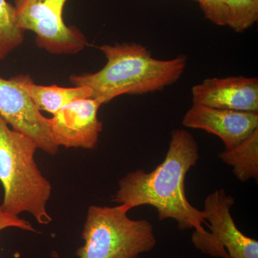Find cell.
Wrapping results in <instances>:
<instances>
[{"label":"cell","mask_w":258,"mask_h":258,"mask_svg":"<svg viewBox=\"0 0 258 258\" xmlns=\"http://www.w3.org/2000/svg\"><path fill=\"white\" fill-rule=\"evenodd\" d=\"M9 227H16L29 232H37L30 222L19 216L5 212L0 206V231Z\"/></svg>","instance_id":"cell-16"},{"label":"cell","mask_w":258,"mask_h":258,"mask_svg":"<svg viewBox=\"0 0 258 258\" xmlns=\"http://www.w3.org/2000/svg\"><path fill=\"white\" fill-rule=\"evenodd\" d=\"M205 18L218 26H227L226 0H196Z\"/></svg>","instance_id":"cell-15"},{"label":"cell","mask_w":258,"mask_h":258,"mask_svg":"<svg viewBox=\"0 0 258 258\" xmlns=\"http://www.w3.org/2000/svg\"><path fill=\"white\" fill-rule=\"evenodd\" d=\"M193 104L244 112L258 111V79L212 78L191 88Z\"/></svg>","instance_id":"cell-10"},{"label":"cell","mask_w":258,"mask_h":258,"mask_svg":"<svg viewBox=\"0 0 258 258\" xmlns=\"http://www.w3.org/2000/svg\"><path fill=\"white\" fill-rule=\"evenodd\" d=\"M0 115L13 130L31 139L38 149L51 156L58 152L51 135L48 118L12 78L0 77Z\"/></svg>","instance_id":"cell-7"},{"label":"cell","mask_w":258,"mask_h":258,"mask_svg":"<svg viewBox=\"0 0 258 258\" xmlns=\"http://www.w3.org/2000/svg\"><path fill=\"white\" fill-rule=\"evenodd\" d=\"M235 201L223 189L215 190L205 200V220L210 232L195 231L191 241L203 253L225 258H258L257 240L244 235L230 213Z\"/></svg>","instance_id":"cell-6"},{"label":"cell","mask_w":258,"mask_h":258,"mask_svg":"<svg viewBox=\"0 0 258 258\" xmlns=\"http://www.w3.org/2000/svg\"><path fill=\"white\" fill-rule=\"evenodd\" d=\"M193 1H196V0H193Z\"/></svg>","instance_id":"cell-18"},{"label":"cell","mask_w":258,"mask_h":258,"mask_svg":"<svg viewBox=\"0 0 258 258\" xmlns=\"http://www.w3.org/2000/svg\"><path fill=\"white\" fill-rule=\"evenodd\" d=\"M182 124L217 136L228 150L258 128V113L192 104L185 113Z\"/></svg>","instance_id":"cell-9"},{"label":"cell","mask_w":258,"mask_h":258,"mask_svg":"<svg viewBox=\"0 0 258 258\" xmlns=\"http://www.w3.org/2000/svg\"><path fill=\"white\" fill-rule=\"evenodd\" d=\"M25 32L19 25L14 5L0 0V62L23 43Z\"/></svg>","instance_id":"cell-13"},{"label":"cell","mask_w":258,"mask_h":258,"mask_svg":"<svg viewBox=\"0 0 258 258\" xmlns=\"http://www.w3.org/2000/svg\"><path fill=\"white\" fill-rule=\"evenodd\" d=\"M37 149L31 139L13 130L0 115V182L4 188L0 206L15 216L28 212L40 225H48L52 186L35 161Z\"/></svg>","instance_id":"cell-3"},{"label":"cell","mask_w":258,"mask_h":258,"mask_svg":"<svg viewBox=\"0 0 258 258\" xmlns=\"http://www.w3.org/2000/svg\"><path fill=\"white\" fill-rule=\"evenodd\" d=\"M219 157L233 167L237 179L244 182L258 177V128L235 147L220 153Z\"/></svg>","instance_id":"cell-12"},{"label":"cell","mask_w":258,"mask_h":258,"mask_svg":"<svg viewBox=\"0 0 258 258\" xmlns=\"http://www.w3.org/2000/svg\"><path fill=\"white\" fill-rule=\"evenodd\" d=\"M227 26L234 31L243 32L257 23L258 0H226Z\"/></svg>","instance_id":"cell-14"},{"label":"cell","mask_w":258,"mask_h":258,"mask_svg":"<svg viewBox=\"0 0 258 258\" xmlns=\"http://www.w3.org/2000/svg\"><path fill=\"white\" fill-rule=\"evenodd\" d=\"M128 210L117 207H89L82 232L80 258H137L157 244L154 227L147 220L129 218Z\"/></svg>","instance_id":"cell-4"},{"label":"cell","mask_w":258,"mask_h":258,"mask_svg":"<svg viewBox=\"0 0 258 258\" xmlns=\"http://www.w3.org/2000/svg\"><path fill=\"white\" fill-rule=\"evenodd\" d=\"M12 79L23 88L39 111L52 115L70 102L78 98H91L93 95L92 91L86 86L64 88L57 85H37L30 75L20 74Z\"/></svg>","instance_id":"cell-11"},{"label":"cell","mask_w":258,"mask_h":258,"mask_svg":"<svg viewBox=\"0 0 258 258\" xmlns=\"http://www.w3.org/2000/svg\"><path fill=\"white\" fill-rule=\"evenodd\" d=\"M101 106L95 98H78L48 118L51 135L56 145L95 149L103 130V123L98 117Z\"/></svg>","instance_id":"cell-8"},{"label":"cell","mask_w":258,"mask_h":258,"mask_svg":"<svg viewBox=\"0 0 258 258\" xmlns=\"http://www.w3.org/2000/svg\"><path fill=\"white\" fill-rule=\"evenodd\" d=\"M68 0H14L20 28L35 35L37 46L55 55H73L87 45L82 32L63 20Z\"/></svg>","instance_id":"cell-5"},{"label":"cell","mask_w":258,"mask_h":258,"mask_svg":"<svg viewBox=\"0 0 258 258\" xmlns=\"http://www.w3.org/2000/svg\"><path fill=\"white\" fill-rule=\"evenodd\" d=\"M200 159L198 142L184 129L171 132L165 159L154 170L138 169L120 179L113 201L130 210L143 205L157 210L159 220L173 219L180 230L199 232L208 225L203 210L190 204L185 193V178Z\"/></svg>","instance_id":"cell-1"},{"label":"cell","mask_w":258,"mask_h":258,"mask_svg":"<svg viewBox=\"0 0 258 258\" xmlns=\"http://www.w3.org/2000/svg\"><path fill=\"white\" fill-rule=\"evenodd\" d=\"M225 258H231V257H230V256L227 255V256H226V257Z\"/></svg>","instance_id":"cell-17"},{"label":"cell","mask_w":258,"mask_h":258,"mask_svg":"<svg viewBox=\"0 0 258 258\" xmlns=\"http://www.w3.org/2000/svg\"><path fill=\"white\" fill-rule=\"evenodd\" d=\"M98 49L106 57L104 67L96 73L71 75L69 81L75 86L89 88L91 98L102 105L122 95L161 91L176 83L187 64L186 55L159 60L147 47L135 42L102 45Z\"/></svg>","instance_id":"cell-2"}]
</instances>
